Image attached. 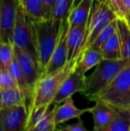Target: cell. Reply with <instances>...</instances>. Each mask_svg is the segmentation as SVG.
Returning a JSON list of instances; mask_svg holds the SVG:
<instances>
[{"label": "cell", "mask_w": 130, "mask_h": 131, "mask_svg": "<svg viewBox=\"0 0 130 131\" xmlns=\"http://www.w3.org/2000/svg\"><path fill=\"white\" fill-rule=\"evenodd\" d=\"M129 62L130 60L127 59H102L94 67V71L88 76H86L85 88L81 94L88 100L94 101L99 94L109 86L119 72Z\"/></svg>", "instance_id": "obj_1"}, {"label": "cell", "mask_w": 130, "mask_h": 131, "mask_svg": "<svg viewBox=\"0 0 130 131\" xmlns=\"http://www.w3.org/2000/svg\"><path fill=\"white\" fill-rule=\"evenodd\" d=\"M63 21H34L38 60L42 74L45 72L54 48L59 41Z\"/></svg>", "instance_id": "obj_2"}, {"label": "cell", "mask_w": 130, "mask_h": 131, "mask_svg": "<svg viewBox=\"0 0 130 131\" xmlns=\"http://www.w3.org/2000/svg\"><path fill=\"white\" fill-rule=\"evenodd\" d=\"M78 61L68 62L67 63L58 71L48 74L41 75L37 82L34 89L32 102L30 107L39 106L44 104H52L54 96L60 89L62 84L69 74L75 69ZM28 109V110H29Z\"/></svg>", "instance_id": "obj_3"}, {"label": "cell", "mask_w": 130, "mask_h": 131, "mask_svg": "<svg viewBox=\"0 0 130 131\" xmlns=\"http://www.w3.org/2000/svg\"><path fill=\"white\" fill-rule=\"evenodd\" d=\"M117 18L118 17L115 13L105 0L102 2L94 0L87 21V33H86L85 43L82 52L89 48L96 40L99 33Z\"/></svg>", "instance_id": "obj_4"}, {"label": "cell", "mask_w": 130, "mask_h": 131, "mask_svg": "<svg viewBox=\"0 0 130 131\" xmlns=\"http://www.w3.org/2000/svg\"><path fill=\"white\" fill-rule=\"evenodd\" d=\"M12 38L13 45L34 55L38 59L34 21L24 12L20 3Z\"/></svg>", "instance_id": "obj_5"}, {"label": "cell", "mask_w": 130, "mask_h": 131, "mask_svg": "<svg viewBox=\"0 0 130 131\" xmlns=\"http://www.w3.org/2000/svg\"><path fill=\"white\" fill-rule=\"evenodd\" d=\"M129 91L130 62L119 72L109 86L99 94L96 100H102L112 106L119 107Z\"/></svg>", "instance_id": "obj_6"}, {"label": "cell", "mask_w": 130, "mask_h": 131, "mask_svg": "<svg viewBox=\"0 0 130 131\" xmlns=\"http://www.w3.org/2000/svg\"><path fill=\"white\" fill-rule=\"evenodd\" d=\"M19 0H0V42L13 44Z\"/></svg>", "instance_id": "obj_7"}, {"label": "cell", "mask_w": 130, "mask_h": 131, "mask_svg": "<svg viewBox=\"0 0 130 131\" xmlns=\"http://www.w3.org/2000/svg\"><path fill=\"white\" fill-rule=\"evenodd\" d=\"M14 58L19 63L27 82L30 88L34 90L37 82L42 75V71L38 59L34 55L30 54L15 46H14Z\"/></svg>", "instance_id": "obj_8"}, {"label": "cell", "mask_w": 130, "mask_h": 131, "mask_svg": "<svg viewBox=\"0 0 130 131\" xmlns=\"http://www.w3.org/2000/svg\"><path fill=\"white\" fill-rule=\"evenodd\" d=\"M28 119L26 105L21 104L1 111L3 131H25Z\"/></svg>", "instance_id": "obj_9"}, {"label": "cell", "mask_w": 130, "mask_h": 131, "mask_svg": "<svg viewBox=\"0 0 130 131\" xmlns=\"http://www.w3.org/2000/svg\"><path fill=\"white\" fill-rule=\"evenodd\" d=\"M69 30V23L68 18L63 20L62 23L61 35H60L59 41L54 48L53 54L50 58L47 67L44 74H48L58 71L63 68L68 62V49H67V34Z\"/></svg>", "instance_id": "obj_10"}, {"label": "cell", "mask_w": 130, "mask_h": 131, "mask_svg": "<svg viewBox=\"0 0 130 131\" xmlns=\"http://www.w3.org/2000/svg\"><path fill=\"white\" fill-rule=\"evenodd\" d=\"M85 81L86 75L74 69L63 81L51 105H58L66 99L72 97L74 94L82 93L85 88Z\"/></svg>", "instance_id": "obj_11"}, {"label": "cell", "mask_w": 130, "mask_h": 131, "mask_svg": "<svg viewBox=\"0 0 130 131\" xmlns=\"http://www.w3.org/2000/svg\"><path fill=\"white\" fill-rule=\"evenodd\" d=\"M86 33H87V24L79 25L71 29L69 28L67 34L68 62L78 60L83 50Z\"/></svg>", "instance_id": "obj_12"}, {"label": "cell", "mask_w": 130, "mask_h": 131, "mask_svg": "<svg viewBox=\"0 0 130 131\" xmlns=\"http://www.w3.org/2000/svg\"><path fill=\"white\" fill-rule=\"evenodd\" d=\"M89 112L90 107L82 109L78 108L75 105L72 97H69L62 103V104L55 105V123L58 127L70 119H79L82 115Z\"/></svg>", "instance_id": "obj_13"}, {"label": "cell", "mask_w": 130, "mask_h": 131, "mask_svg": "<svg viewBox=\"0 0 130 131\" xmlns=\"http://www.w3.org/2000/svg\"><path fill=\"white\" fill-rule=\"evenodd\" d=\"M89 113L92 114L94 129L102 128L113 119L116 113L115 107L102 100H96L94 105L90 107Z\"/></svg>", "instance_id": "obj_14"}, {"label": "cell", "mask_w": 130, "mask_h": 131, "mask_svg": "<svg viewBox=\"0 0 130 131\" xmlns=\"http://www.w3.org/2000/svg\"><path fill=\"white\" fill-rule=\"evenodd\" d=\"M115 111L114 118L109 124L98 129L93 128L92 131H129L130 107H115Z\"/></svg>", "instance_id": "obj_15"}, {"label": "cell", "mask_w": 130, "mask_h": 131, "mask_svg": "<svg viewBox=\"0 0 130 131\" xmlns=\"http://www.w3.org/2000/svg\"><path fill=\"white\" fill-rule=\"evenodd\" d=\"M93 1L94 0H82L75 8L71 9L68 16L69 29L79 25L87 24Z\"/></svg>", "instance_id": "obj_16"}, {"label": "cell", "mask_w": 130, "mask_h": 131, "mask_svg": "<svg viewBox=\"0 0 130 131\" xmlns=\"http://www.w3.org/2000/svg\"><path fill=\"white\" fill-rule=\"evenodd\" d=\"M24 12L34 21H46L51 19L50 13L45 8L42 0H19Z\"/></svg>", "instance_id": "obj_17"}, {"label": "cell", "mask_w": 130, "mask_h": 131, "mask_svg": "<svg viewBox=\"0 0 130 131\" xmlns=\"http://www.w3.org/2000/svg\"><path fill=\"white\" fill-rule=\"evenodd\" d=\"M102 60V55L100 51L89 47L81 53L78 62H77L75 70L78 71V72L86 75V73L89 70L96 67Z\"/></svg>", "instance_id": "obj_18"}, {"label": "cell", "mask_w": 130, "mask_h": 131, "mask_svg": "<svg viewBox=\"0 0 130 131\" xmlns=\"http://www.w3.org/2000/svg\"><path fill=\"white\" fill-rule=\"evenodd\" d=\"M21 104L26 105V99L18 86L0 90V111Z\"/></svg>", "instance_id": "obj_19"}, {"label": "cell", "mask_w": 130, "mask_h": 131, "mask_svg": "<svg viewBox=\"0 0 130 131\" xmlns=\"http://www.w3.org/2000/svg\"><path fill=\"white\" fill-rule=\"evenodd\" d=\"M117 31L120 42L122 59L130 60V26L125 19L117 18Z\"/></svg>", "instance_id": "obj_20"}, {"label": "cell", "mask_w": 130, "mask_h": 131, "mask_svg": "<svg viewBox=\"0 0 130 131\" xmlns=\"http://www.w3.org/2000/svg\"><path fill=\"white\" fill-rule=\"evenodd\" d=\"M100 52L102 59L106 60H120L122 59L121 47L119 38L118 31L114 33L101 47Z\"/></svg>", "instance_id": "obj_21"}, {"label": "cell", "mask_w": 130, "mask_h": 131, "mask_svg": "<svg viewBox=\"0 0 130 131\" xmlns=\"http://www.w3.org/2000/svg\"><path fill=\"white\" fill-rule=\"evenodd\" d=\"M50 106L51 105L49 104H44L30 107L28 110V119H27L25 131H29L34 128L39 123V121L46 115L48 111L50 110Z\"/></svg>", "instance_id": "obj_22"}, {"label": "cell", "mask_w": 130, "mask_h": 131, "mask_svg": "<svg viewBox=\"0 0 130 131\" xmlns=\"http://www.w3.org/2000/svg\"><path fill=\"white\" fill-rule=\"evenodd\" d=\"M72 5L73 0H54L51 20L62 21L63 20L68 18L72 8Z\"/></svg>", "instance_id": "obj_23"}, {"label": "cell", "mask_w": 130, "mask_h": 131, "mask_svg": "<svg viewBox=\"0 0 130 131\" xmlns=\"http://www.w3.org/2000/svg\"><path fill=\"white\" fill-rule=\"evenodd\" d=\"M116 31H117V19L111 21L109 25H107V26L99 33V35L96 37V40H94V43L92 44V46H91L90 47L100 51L102 45H103Z\"/></svg>", "instance_id": "obj_24"}, {"label": "cell", "mask_w": 130, "mask_h": 131, "mask_svg": "<svg viewBox=\"0 0 130 131\" xmlns=\"http://www.w3.org/2000/svg\"><path fill=\"white\" fill-rule=\"evenodd\" d=\"M14 59V45L7 42H0V70L8 69Z\"/></svg>", "instance_id": "obj_25"}, {"label": "cell", "mask_w": 130, "mask_h": 131, "mask_svg": "<svg viewBox=\"0 0 130 131\" xmlns=\"http://www.w3.org/2000/svg\"><path fill=\"white\" fill-rule=\"evenodd\" d=\"M57 125L55 123V105L48 111L46 115L35 127L38 131H55Z\"/></svg>", "instance_id": "obj_26"}, {"label": "cell", "mask_w": 130, "mask_h": 131, "mask_svg": "<svg viewBox=\"0 0 130 131\" xmlns=\"http://www.w3.org/2000/svg\"><path fill=\"white\" fill-rule=\"evenodd\" d=\"M16 86V81L10 74L8 70H0V90Z\"/></svg>", "instance_id": "obj_27"}, {"label": "cell", "mask_w": 130, "mask_h": 131, "mask_svg": "<svg viewBox=\"0 0 130 131\" xmlns=\"http://www.w3.org/2000/svg\"><path fill=\"white\" fill-rule=\"evenodd\" d=\"M110 5L112 11L115 13L118 18L124 17V9H123V0H105Z\"/></svg>", "instance_id": "obj_28"}, {"label": "cell", "mask_w": 130, "mask_h": 131, "mask_svg": "<svg viewBox=\"0 0 130 131\" xmlns=\"http://www.w3.org/2000/svg\"><path fill=\"white\" fill-rule=\"evenodd\" d=\"M58 127L61 128L62 131H89V130H87V128L85 127L81 118L78 119V121L74 123L63 125V126L60 125V126H58Z\"/></svg>", "instance_id": "obj_29"}, {"label": "cell", "mask_w": 130, "mask_h": 131, "mask_svg": "<svg viewBox=\"0 0 130 131\" xmlns=\"http://www.w3.org/2000/svg\"><path fill=\"white\" fill-rule=\"evenodd\" d=\"M123 9H124V17L130 26V0H123Z\"/></svg>", "instance_id": "obj_30"}, {"label": "cell", "mask_w": 130, "mask_h": 131, "mask_svg": "<svg viewBox=\"0 0 130 131\" xmlns=\"http://www.w3.org/2000/svg\"><path fill=\"white\" fill-rule=\"evenodd\" d=\"M43 4L45 5V8L47 9L50 14H52V9H53V5H54V0H42Z\"/></svg>", "instance_id": "obj_31"}, {"label": "cell", "mask_w": 130, "mask_h": 131, "mask_svg": "<svg viewBox=\"0 0 130 131\" xmlns=\"http://www.w3.org/2000/svg\"><path fill=\"white\" fill-rule=\"evenodd\" d=\"M119 107H130V91L128 92Z\"/></svg>", "instance_id": "obj_32"}, {"label": "cell", "mask_w": 130, "mask_h": 131, "mask_svg": "<svg viewBox=\"0 0 130 131\" xmlns=\"http://www.w3.org/2000/svg\"><path fill=\"white\" fill-rule=\"evenodd\" d=\"M81 1H82V0H73V5H72V8H71V9L75 8V7H76L77 5H78V4H79ZM98 1L100 2V0H98ZM70 11H71V10H70Z\"/></svg>", "instance_id": "obj_33"}, {"label": "cell", "mask_w": 130, "mask_h": 131, "mask_svg": "<svg viewBox=\"0 0 130 131\" xmlns=\"http://www.w3.org/2000/svg\"><path fill=\"white\" fill-rule=\"evenodd\" d=\"M0 131H3V127H2V121H1V111H0Z\"/></svg>", "instance_id": "obj_34"}, {"label": "cell", "mask_w": 130, "mask_h": 131, "mask_svg": "<svg viewBox=\"0 0 130 131\" xmlns=\"http://www.w3.org/2000/svg\"><path fill=\"white\" fill-rule=\"evenodd\" d=\"M55 131H62V130H61V128H60L59 127H57V128H56V129H55Z\"/></svg>", "instance_id": "obj_35"}, {"label": "cell", "mask_w": 130, "mask_h": 131, "mask_svg": "<svg viewBox=\"0 0 130 131\" xmlns=\"http://www.w3.org/2000/svg\"><path fill=\"white\" fill-rule=\"evenodd\" d=\"M29 131H38L36 129V128H32V129H30V130H29Z\"/></svg>", "instance_id": "obj_36"}, {"label": "cell", "mask_w": 130, "mask_h": 131, "mask_svg": "<svg viewBox=\"0 0 130 131\" xmlns=\"http://www.w3.org/2000/svg\"><path fill=\"white\" fill-rule=\"evenodd\" d=\"M102 1H104V0H100V2H102Z\"/></svg>", "instance_id": "obj_37"}, {"label": "cell", "mask_w": 130, "mask_h": 131, "mask_svg": "<svg viewBox=\"0 0 130 131\" xmlns=\"http://www.w3.org/2000/svg\"><path fill=\"white\" fill-rule=\"evenodd\" d=\"M129 131H130V128H129Z\"/></svg>", "instance_id": "obj_38"}]
</instances>
